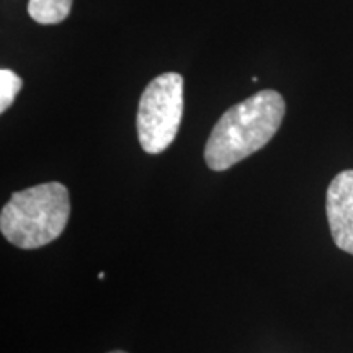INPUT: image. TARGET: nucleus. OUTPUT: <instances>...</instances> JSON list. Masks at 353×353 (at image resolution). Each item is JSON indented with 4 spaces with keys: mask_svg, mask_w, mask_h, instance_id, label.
I'll use <instances>...</instances> for the list:
<instances>
[{
    "mask_svg": "<svg viewBox=\"0 0 353 353\" xmlns=\"http://www.w3.org/2000/svg\"><path fill=\"white\" fill-rule=\"evenodd\" d=\"M183 114V77L167 72L151 81L139 100L138 136L148 154H161L174 143Z\"/></svg>",
    "mask_w": 353,
    "mask_h": 353,
    "instance_id": "3",
    "label": "nucleus"
},
{
    "mask_svg": "<svg viewBox=\"0 0 353 353\" xmlns=\"http://www.w3.org/2000/svg\"><path fill=\"white\" fill-rule=\"evenodd\" d=\"M99 278H100V280H103V278H105V273H103V272L99 273Z\"/></svg>",
    "mask_w": 353,
    "mask_h": 353,
    "instance_id": "7",
    "label": "nucleus"
},
{
    "mask_svg": "<svg viewBox=\"0 0 353 353\" xmlns=\"http://www.w3.org/2000/svg\"><path fill=\"white\" fill-rule=\"evenodd\" d=\"M325 213L335 245L353 255V170H343L330 182Z\"/></svg>",
    "mask_w": 353,
    "mask_h": 353,
    "instance_id": "4",
    "label": "nucleus"
},
{
    "mask_svg": "<svg viewBox=\"0 0 353 353\" xmlns=\"http://www.w3.org/2000/svg\"><path fill=\"white\" fill-rule=\"evenodd\" d=\"M69 214V190L59 182H48L13 193L2 208L0 229L10 244L38 249L63 234Z\"/></svg>",
    "mask_w": 353,
    "mask_h": 353,
    "instance_id": "2",
    "label": "nucleus"
},
{
    "mask_svg": "<svg viewBox=\"0 0 353 353\" xmlns=\"http://www.w3.org/2000/svg\"><path fill=\"white\" fill-rule=\"evenodd\" d=\"M21 79L10 69L0 70V113H6L12 107L13 100L20 94Z\"/></svg>",
    "mask_w": 353,
    "mask_h": 353,
    "instance_id": "6",
    "label": "nucleus"
},
{
    "mask_svg": "<svg viewBox=\"0 0 353 353\" xmlns=\"http://www.w3.org/2000/svg\"><path fill=\"white\" fill-rule=\"evenodd\" d=\"M285 100L276 90H260L229 108L211 131L205 161L211 170L223 172L257 152L280 130Z\"/></svg>",
    "mask_w": 353,
    "mask_h": 353,
    "instance_id": "1",
    "label": "nucleus"
},
{
    "mask_svg": "<svg viewBox=\"0 0 353 353\" xmlns=\"http://www.w3.org/2000/svg\"><path fill=\"white\" fill-rule=\"evenodd\" d=\"M110 353H126V352H121V350H117V352H110Z\"/></svg>",
    "mask_w": 353,
    "mask_h": 353,
    "instance_id": "8",
    "label": "nucleus"
},
{
    "mask_svg": "<svg viewBox=\"0 0 353 353\" xmlns=\"http://www.w3.org/2000/svg\"><path fill=\"white\" fill-rule=\"evenodd\" d=\"M72 0H30L28 13L39 25H57L69 17Z\"/></svg>",
    "mask_w": 353,
    "mask_h": 353,
    "instance_id": "5",
    "label": "nucleus"
}]
</instances>
